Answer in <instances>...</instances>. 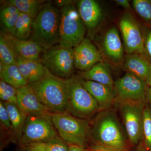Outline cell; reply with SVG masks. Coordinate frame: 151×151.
I'll use <instances>...</instances> for the list:
<instances>
[{
  "label": "cell",
  "mask_w": 151,
  "mask_h": 151,
  "mask_svg": "<svg viewBox=\"0 0 151 151\" xmlns=\"http://www.w3.org/2000/svg\"><path fill=\"white\" fill-rule=\"evenodd\" d=\"M0 120L3 127L8 132H13L8 111L2 101L0 102Z\"/></svg>",
  "instance_id": "cell-31"
},
{
  "label": "cell",
  "mask_w": 151,
  "mask_h": 151,
  "mask_svg": "<svg viewBox=\"0 0 151 151\" xmlns=\"http://www.w3.org/2000/svg\"><path fill=\"white\" fill-rule=\"evenodd\" d=\"M52 123L60 137L68 144L85 149L90 137L89 120L76 118L68 112L51 114Z\"/></svg>",
  "instance_id": "cell-5"
},
{
  "label": "cell",
  "mask_w": 151,
  "mask_h": 151,
  "mask_svg": "<svg viewBox=\"0 0 151 151\" xmlns=\"http://www.w3.org/2000/svg\"><path fill=\"white\" fill-rule=\"evenodd\" d=\"M5 34L10 42L16 58L41 61L42 55L45 51L41 47L31 40H21L10 34Z\"/></svg>",
  "instance_id": "cell-15"
},
{
  "label": "cell",
  "mask_w": 151,
  "mask_h": 151,
  "mask_svg": "<svg viewBox=\"0 0 151 151\" xmlns=\"http://www.w3.org/2000/svg\"><path fill=\"white\" fill-rule=\"evenodd\" d=\"M124 68L130 73L147 82L151 77V62L142 54H127Z\"/></svg>",
  "instance_id": "cell-17"
},
{
  "label": "cell",
  "mask_w": 151,
  "mask_h": 151,
  "mask_svg": "<svg viewBox=\"0 0 151 151\" xmlns=\"http://www.w3.org/2000/svg\"><path fill=\"white\" fill-rule=\"evenodd\" d=\"M33 19L24 13L20 12L15 27L13 36L18 39L27 40L32 31Z\"/></svg>",
  "instance_id": "cell-24"
},
{
  "label": "cell",
  "mask_w": 151,
  "mask_h": 151,
  "mask_svg": "<svg viewBox=\"0 0 151 151\" xmlns=\"http://www.w3.org/2000/svg\"><path fill=\"white\" fill-rule=\"evenodd\" d=\"M145 45V55L151 62V30H146L143 35Z\"/></svg>",
  "instance_id": "cell-32"
},
{
  "label": "cell",
  "mask_w": 151,
  "mask_h": 151,
  "mask_svg": "<svg viewBox=\"0 0 151 151\" xmlns=\"http://www.w3.org/2000/svg\"><path fill=\"white\" fill-rule=\"evenodd\" d=\"M17 65L22 75L29 84L40 80L46 73L47 69L41 61L16 58Z\"/></svg>",
  "instance_id": "cell-19"
},
{
  "label": "cell",
  "mask_w": 151,
  "mask_h": 151,
  "mask_svg": "<svg viewBox=\"0 0 151 151\" xmlns=\"http://www.w3.org/2000/svg\"><path fill=\"white\" fill-rule=\"evenodd\" d=\"M60 14L51 4L44 5L33 22L31 40L45 51L60 43Z\"/></svg>",
  "instance_id": "cell-3"
},
{
  "label": "cell",
  "mask_w": 151,
  "mask_h": 151,
  "mask_svg": "<svg viewBox=\"0 0 151 151\" xmlns=\"http://www.w3.org/2000/svg\"><path fill=\"white\" fill-rule=\"evenodd\" d=\"M73 48L54 46L44 52L41 62L52 74L63 79L73 75Z\"/></svg>",
  "instance_id": "cell-8"
},
{
  "label": "cell",
  "mask_w": 151,
  "mask_h": 151,
  "mask_svg": "<svg viewBox=\"0 0 151 151\" xmlns=\"http://www.w3.org/2000/svg\"><path fill=\"white\" fill-rule=\"evenodd\" d=\"M117 5L122 7L128 10H131L132 9L129 2L128 0H116L114 1Z\"/></svg>",
  "instance_id": "cell-34"
},
{
  "label": "cell",
  "mask_w": 151,
  "mask_h": 151,
  "mask_svg": "<svg viewBox=\"0 0 151 151\" xmlns=\"http://www.w3.org/2000/svg\"><path fill=\"white\" fill-rule=\"evenodd\" d=\"M0 58L1 61L6 65H17L16 57L9 41L5 33L1 32L0 35Z\"/></svg>",
  "instance_id": "cell-26"
},
{
  "label": "cell",
  "mask_w": 151,
  "mask_h": 151,
  "mask_svg": "<svg viewBox=\"0 0 151 151\" xmlns=\"http://www.w3.org/2000/svg\"><path fill=\"white\" fill-rule=\"evenodd\" d=\"M80 75L81 78L85 80L114 87L115 82L113 81L111 72L107 65L103 62L98 63L89 70L81 71Z\"/></svg>",
  "instance_id": "cell-20"
},
{
  "label": "cell",
  "mask_w": 151,
  "mask_h": 151,
  "mask_svg": "<svg viewBox=\"0 0 151 151\" xmlns=\"http://www.w3.org/2000/svg\"><path fill=\"white\" fill-rule=\"evenodd\" d=\"M17 105L27 116H40L52 113L38 100L29 84L17 88Z\"/></svg>",
  "instance_id": "cell-13"
},
{
  "label": "cell",
  "mask_w": 151,
  "mask_h": 151,
  "mask_svg": "<svg viewBox=\"0 0 151 151\" xmlns=\"http://www.w3.org/2000/svg\"><path fill=\"white\" fill-rule=\"evenodd\" d=\"M25 146L26 151H46L45 143H34Z\"/></svg>",
  "instance_id": "cell-33"
},
{
  "label": "cell",
  "mask_w": 151,
  "mask_h": 151,
  "mask_svg": "<svg viewBox=\"0 0 151 151\" xmlns=\"http://www.w3.org/2000/svg\"><path fill=\"white\" fill-rule=\"evenodd\" d=\"M136 151H147L142 141H141L139 143Z\"/></svg>",
  "instance_id": "cell-38"
},
{
  "label": "cell",
  "mask_w": 151,
  "mask_h": 151,
  "mask_svg": "<svg viewBox=\"0 0 151 151\" xmlns=\"http://www.w3.org/2000/svg\"><path fill=\"white\" fill-rule=\"evenodd\" d=\"M73 50L74 67L80 71H87L98 63L103 62L100 51L89 39L85 38Z\"/></svg>",
  "instance_id": "cell-12"
},
{
  "label": "cell",
  "mask_w": 151,
  "mask_h": 151,
  "mask_svg": "<svg viewBox=\"0 0 151 151\" xmlns=\"http://www.w3.org/2000/svg\"><path fill=\"white\" fill-rule=\"evenodd\" d=\"M69 145V151H84V150L79 146L73 144Z\"/></svg>",
  "instance_id": "cell-37"
},
{
  "label": "cell",
  "mask_w": 151,
  "mask_h": 151,
  "mask_svg": "<svg viewBox=\"0 0 151 151\" xmlns=\"http://www.w3.org/2000/svg\"><path fill=\"white\" fill-rule=\"evenodd\" d=\"M146 83H147V85L148 86H151V77L146 82Z\"/></svg>",
  "instance_id": "cell-39"
},
{
  "label": "cell",
  "mask_w": 151,
  "mask_h": 151,
  "mask_svg": "<svg viewBox=\"0 0 151 151\" xmlns=\"http://www.w3.org/2000/svg\"><path fill=\"white\" fill-rule=\"evenodd\" d=\"M147 87L145 81L127 72L114 82L116 100L118 102L146 101Z\"/></svg>",
  "instance_id": "cell-11"
},
{
  "label": "cell",
  "mask_w": 151,
  "mask_h": 151,
  "mask_svg": "<svg viewBox=\"0 0 151 151\" xmlns=\"http://www.w3.org/2000/svg\"><path fill=\"white\" fill-rule=\"evenodd\" d=\"M29 85L40 102L52 114L66 112V79L55 76L47 69L43 78Z\"/></svg>",
  "instance_id": "cell-2"
},
{
  "label": "cell",
  "mask_w": 151,
  "mask_h": 151,
  "mask_svg": "<svg viewBox=\"0 0 151 151\" xmlns=\"http://www.w3.org/2000/svg\"><path fill=\"white\" fill-rule=\"evenodd\" d=\"M51 115L27 117L19 138L22 145L46 143L58 137Z\"/></svg>",
  "instance_id": "cell-7"
},
{
  "label": "cell",
  "mask_w": 151,
  "mask_h": 151,
  "mask_svg": "<svg viewBox=\"0 0 151 151\" xmlns=\"http://www.w3.org/2000/svg\"><path fill=\"white\" fill-rule=\"evenodd\" d=\"M0 98L3 102L12 103L17 105L16 88L1 80Z\"/></svg>",
  "instance_id": "cell-29"
},
{
  "label": "cell",
  "mask_w": 151,
  "mask_h": 151,
  "mask_svg": "<svg viewBox=\"0 0 151 151\" xmlns=\"http://www.w3.org/2000/svg\"><path fill=\"white\" fill-rule=\"evenodd\" d=\"M43 1L38 0H10L9 3L18 9L21 12L35 18L44 4Z\"/></svg>",
  "instance_id": "cell-25"
},
{
  "label": "cell",
  "mask_w": 151,
  "mask_h": 151,
  "mask_svg": "<svg viewBox=\"0 0 151 151\" xmlns=\"http://www.w3.org/2000/svg\"><path fill=\"white\" fill-rule=\"evenodd\" d=\"M88 151H114L111 149L101 145L95 144Z\"/></svg>",
  "instance_id": "cell-35"
},
{
  "label": "cell",
  "mask_w": 151,
  "mask_h": 151,
  "mask_svg": "<svg viewBox=\"0 0 151 151\" xmlns=\"http://www.w3.org/2000/svg\"><path fill=\"white\" fill-rule=\"evenodd\" d=\"M82 84L84 88L96 100L100 112L111 108L116 100L114 87H111L90 80H83Z\"/></svg>",
  "instance_id": "cell-14"
},
{
  "label": "cell",
  "mask_w": 151,
  "mask_h": 151,
  "mask_svg": "<svg viewBox=\"0 0 151 151\" xmlns=\"http://www.w3.org/2000/svg\"><path fill=\"white\" fill-rule=\"evenodd\" d=\"M119 103L129 140L133 145H138L143 140V115L146 101Z\"/></svg>",
  "instance_id": "cell-9"
},
{
  "label": "cell",
  "mask_w": 151,
  "mask_h": 151,
  "mask_svg": "<svg viewBox=\"0 0 151 151\" xmlns=\"http://www.w3.org/2000/svg\"><path fill=\"white\" fill-rule=\"evenodd\" d=\"M66 112L78 119L89 120L100 112L96 100L82 84V78L73 75L66 79Z\"/></svg>",
  "instance_id": "cell-4"
},
{
  "label": "cell",
  "mask_w": 151,
  "mask_h": 151,
  "mask_svg": "<svg viewBox=\"0 0 151 151\" xmlns=\"http://www.w3.org/2000/svg\"><path fill=\"white\" fill-rule=\"evenodd\" d=\"M146 102L147 105L151 109V86H148L146 94Z\"/></svg>",
  "instance_id": "cell-36"
},
{
  "label": "cell",
  "mask_w": 151,
  "mask_h": 151,
  "mask_svg": "<svg viewBox=\"0 0 151 151\" xmlns=\"http://www.w3.org/2000/svg\"><path fill=\"white\" fill-rule=\"evenodd\" d=\"M119 25L124 50L127 54H139L145 56L144 36L134 18L129 13L124 14L120 19Z\"/></svg>",
  "instance_id": "cell-10"
},
{
  "label": "cell",
  "mask_w": 151,
  "mask_h": 151,
  "mask_svg": "<svg viewBox=\"0 0 151 151\" xmlns=\"http://www.w3.org/2000/svg\"><path fill=\"white\" fill-rule=\"evenodd\" d=\"M21 12L11 4L5 7L0 14L1 22L8 33L13 35L15 27Z\"/></svg>",
  "instance_id": "cell-22"
},
{
  "label": "cell",
  "mask_w": 151,
  "mask_h": 151,
  "mask_svg": "<svg viewBox=\"0 0 151 151\" xmlns=\"http://www.w3.org/2000/svg\"><path fill=\"white\" fill-rule=\"evenodd\" d=\"M3 103L8 111L13 132L17 134L19 137L27 116L19 109L17 104L4 102Z\"/></svg>",
  "instance_id": "cell-23"
},
{
  "label": "cell",
  "mask_w": 151,
  "mask_h": 151,
  "mask_svg": "<svg viewBox=\"0 0 151 151\" xmlns=\"http://www.w3.org/2000/svg\"><path fill=\"white\" fill-rule=\"evenodd\" d=\"M132 2L136 12L151 27V0H134Z\"/></svg>",
  "instance_id": "cell-28"
},
{
  "label": "cell",
  "mask_w": 151,
  "mask_h": 151,
  "mask_svg": "<svg viewBox=\"0 0 151 151\" xmlns=\"http://www.w3.org/2000/svg\"><path fill=\"white\" fill-rule=\"evenodd\" d=\"M103 46L108 57L113 62L121 63L125 60L124 49L117 27H111L104 37Z\"/></svg>",
  "instance_id": "cell-18"
},
{
  "label": "cell",
  "mask_w": 151,
  "mask_h": 151,
  "mask_svg": "<svg viewBox=\"0 0 151 151\" xmlns=\"http://www.w3.org/2000/svg\"><path fill=\"white\" fill-rule=\"evenodd\" d=\"M90 137L95 144L114 151H127L126 137L117 114L112 108L100 111L91 126Z\"/></svg>",
  "instance_id": "cell-1"
},
{
  "label": "cell",
  "mask_w": 151,
  "mask_h": 151,
  "mask_svg": "<svg viewBox=\"0 0 151 151\" xmlns=\"http://www.w3.org/2000/svg\"><path fill=\"white\" fill-rule=\"evenodd\" d=\"M60 12L59 45L74 48L85 38L86 27L72 2L69 1Z\"/></svg>",
  "instance_id": "cell-6"
},
{
  "label": "cell",
  "mask_w": 151,
  "mask_h": 151,
  "mask_svg": "<svg viewBox=\"0 0 151 151\" xmlns=\"http://www.w3.org/2000/svg\"><path fill=\"white\" fill-rule=\"evenodd\" d=\"M0 77L1 80L16 89L28 84L15 64L6 65L1 61Z\"/></svg>",
  "instance_id": "cell-21"
},
{
  "label": "cell",
  "mask_w": 151,
  "mask_h": 151,
  "mask_svg": "<svg viewBox=\"0 0 151 151\" xmlns=\"http://www.w3.org/2000/svg\"><path fill=\"white\" fill-rule=\"evenodd\" d=\"M143 140L147 151H151V109L147 103L143 115Z\"/></svg>",
  "instance_id": "cell-27"
},
{
  "label": "cell",
  "mask_w": 151,
  "mask_h": 151,
  "mask_svg": "<svg viewBox=\"0 0 151 151\" xmlns=\"http://www.w3.org/2000/svg\"><path fill=\"white\" fill-rule=\"evenodd\" d=\"M46 151H68L69 145L60 137H58L45 143Z\"/></svg>",
  "instance_id": "cell-30"
},
{
  "label": "cell",
  "mask_w": 151,
  "mask_h": 151,
  "mask_svg": "<svg viewBox=\"0 0 151 151\" xmlns=\"http://www.w3.org/2000/svg\"><path fill=\"white\" fill-rule=\"evenodd\" d=\"M78 13L85 27L93 30L98 26L103 18L100 5L94 0H81L78 3Z\"/></svg>",
  "instance_id": "cell-16"
}]
</instances>
